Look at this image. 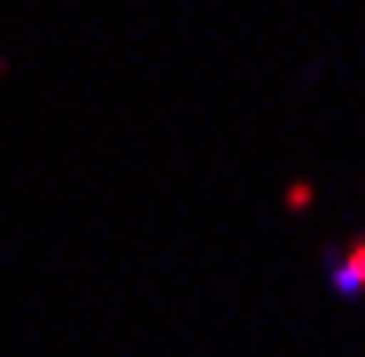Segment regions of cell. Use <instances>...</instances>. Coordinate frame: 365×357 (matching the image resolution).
Returning a JSON list of instances; mask_svg holds the SVG:
<instances>
[{
  "instance_id": "cell-1",
  "label": "cell",
  "mask_w": 365,
  "mask_h": 357,
  "mask_svg": "<svg viewBox=\"0 0 365 357\" xmlns=\"http://www.w3.org/2000/svg\"><path fill=\"white\" fill-rule=\"evenodd\" d=\"M327 287H334L342 303H365V233H358V241H342V249L327 257Z\"/></svg>"
},
{
  "instance_id": "cell-2",
  "label": "cell",
  "mask_w": 365,
  "mask_h": 357,
  "mask_svg": "<svg viewBox=\"0 0 365 357\" xmlns=\"http://www.w3.org/2000/svg\"><path fill=\"white\" fill-rule=\"evenodd\" d=\"M0 78H8V55H0Z\"/></svg>"
}]
</instances>
